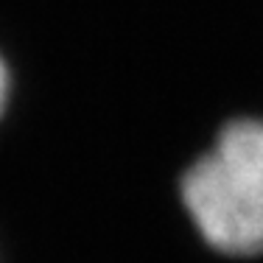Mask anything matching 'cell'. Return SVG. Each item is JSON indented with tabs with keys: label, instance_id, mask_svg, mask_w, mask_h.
Masks as SVG:
<instances>
[{
	"label": "cell",
	"instance_id": "cell-1",
	"mask_svg": "<svg viewBox=\"0 0 263 263\" xmlns=\"http://www.w3.org/2000/svg\"><path fill=\"white\" fill-rule=\"evenodd\" d=\"M182 202L202 238L224 255L263 252V123L235 121L182 177Z\"/></svg>",
	"mask_w": 263,
	"mask_h": 263
},
{
	"label": "cell",
	"instance_id": "cell-2",
	"mask_svg": "<svg viewBox=\"0 0 263 263\" xmlns=\"http://www.w3.org/2000/svg\"><path fill=\"white\" fill-rule=\"evenodd\" d=\"M3 101H6V67L0 62V112H3Z\"/></svg>",
	"mask_w": 263,
	"mask_h": 263
}]
</instances>
